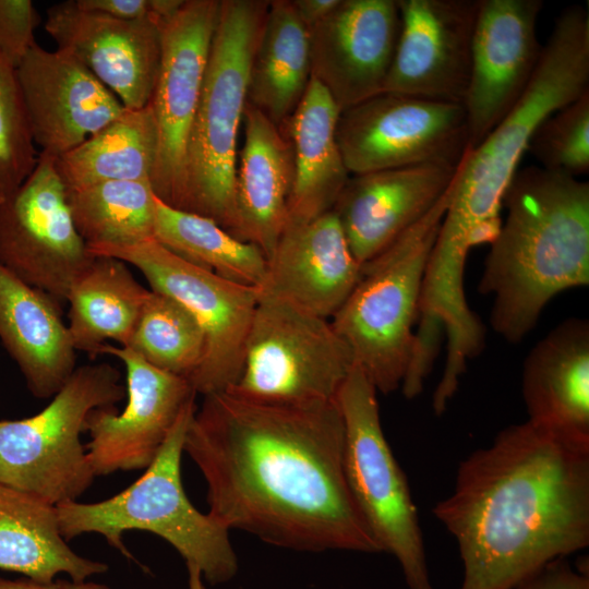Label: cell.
Wrapping results in <instances>:
<instances>
[{
  "label": "cell",
  "mask_w": 589,
  "mask_h": 589,
  "mask_svg": "<svg viewBox=\"0 0 589 589\" xmlns=\"http://www.w3.org/2000/svg\"><path fill=\"white\" fill-rule=\"evenodd\" d=\"M39 22L31 0H0V53L15 68L36 44Z\"/></svg>",
  "instance_id": "obj_36"
},
{
  "label": "cell",
  "mask_w": 589,
  "mask_h": 589,
  "mask_svg": "<svg viewBox=\"0 0 589 589\" xmlns=\"http://www.w3.org/2000/svg\"><path fill=\"white\" fill-rule=\"evenodd\" d=\"M187 589H207L199 569L188 567V586Z\"/></svg>",
  "instance_id": "obj_41"
},
{
  "label": "cell",
  "mask_w": 589,
  "mask_h": 589,
  "mask_svg": "<svg viewBox=\"0 0 589 589\" xmlns=\"http://www.w3.org/2000/svg\"><path fill=\"white\" fill-rule=\"evenodd\" d=\"M377 390L356 364L336 401L345 425L344 470L352 500L409 589H433L416 504L384 435Z\"/></svg>",
  "instance_id": "obj_10"
},
{
  "label": "cell",
  "mask_w": 589,
  "mask_h": 589,
  "mask_svg": "<svg viewBox=\"0 0 589 589\" xmlns=\"http://www.w3.org/2000/svg\"><path fill=\"white\" fill-rule=\"evenodd\" d=\"M433 515L457 542L459 589H513L588 548L589 446L512 424L459 464Z\"/></svg>",
  "instance_id": "obj_2"
},
{
  "label": "cell",
  "mask_w": 589,
  "mask_h": 589,
  "mask_svg": "<svg viewBox=\"0 0 589 589\" xmlns=\"http://www.w3.org/2000/svg\"><path fill=\"white\" fill-rule=\"evenodd\" d=\"M137 268L151 290L185 306L205 338L203 362L190 383L203 396L227 390L239 378L259 288L241 285L196 266L156 239L121 248L89 249Z\"/></svg>",
  "instance_id": "obj_11"
},
{
  "label": "cell",
  "mask_w": 589,
  "mask_h": 589,
  "mask_svg": "<svg viewBox=\"0 0 589 589\" xmlns=\"http://www.w3.org/2000/svg\"><path fill=\"white\" fill-rule=\"evenodd\" d=\"M268 5L266 0H220L187 149L182 209L212 218L235 237L238 136Z\"/></svg>",
  "instance_id": "obj_6"
},
{
  "label": "cell",
  "mask_w": 589,
  "mask_h": 589,
  "mask_svg": "<svg viewBox=\"0 0 589 589\" xmlns=\"http://www.w3.org/2000/svg\"><path fill=\"white\" fill-rule=\"evenodd\" d=\"M195 399L182 409L168 437L144 473L120 493L95 503L71 501L57 507L65 541L98 533L125 557L135 560L122 541L130 530H143L166 540L195 567L204 580L219 585L232 579L238 560L229 529L208 513L197 510L188 498L181 478V457Z\"/></svg>",
  "instance_id": "obj_5"
},
{
  "label": "cell",
  "mask_w": 589,
  "mask_h": 589,
  "mask_svg": "<svg viewBox=\"0 0 589 589\" xmlns=\"http://www.w3.org/2000/svg\"><path fill=\"white\" fill-rule=\"evenodd\" d=\"M259 290L241 373L227 390L272 404L335 399L354 361L330 320Z\"/></svg>",
  "instance_id": "obj_9"
},
{
  "label": "cell",
  "mask_w": 589,
  "mask_h": 589,
  "mask_svg": "<svg viewBox=\"0 0 589 589\" xmlns=\"http://www.w3.org/2000/svg\"><path fill=\"white\" fill-rule=\"evenodd\" d=\"M528 420L554 436L589 446V322L572 317L528 352L521 375Z\"/></svg>",
  "instance_id": "obj_23"
},
{
  "label": "cell",
  "mask_w": 589,
  "mask_h": 589,
  "mask_svg": "<svg viewBox=\"0 0 589 589\" xmlns=\"http://www.w3.org/2000/svg\"><path fill=\"white\" fill-rule=\"evenodd\" d=\"M160 22L153 15L121 20L83 11L74 0L48 8L45 29L75 56L127 109L149 104L157 80Z\"/></svg>",
  "instance_id": "obj_20"
},
{
  "label": "cell",
  "mask_w": 589,
  "mask_h": 589,
  "mask_svg": "<svg viewBox=\"0 0 589 589\" xmlns=\"http://www.w3.org/2000/svg\"><path fill=\"white\" fill-rule=\"evenodd\" d=\"M74 225L89 249L154 238L156 195L147 180H113L67 190Z\"/></svg>",
  "instance_id": "obj_32"
},
{
  "label": "cell",
  "mask_w": 589,
  "mask_h": 589,
  "mask_svg": "<svg viewBox=\"0 0 589 589\" xmlns=\"http://www.w3.org/2000/svg\"><path fill=\"white\" fill-rule=\"evenodd\" d=\"M38 155L16 68L0 53V196L12 193L24 182Z\"/></svg>",
  "instance_id": "obj_35"
},
{
  "label": "cell",
  "mask_w": 589,
  "mask_h": 589,
  "mask_svg": "<svg viewBox=\"0 0 589 589\" xmlns=\"http://www.w3.org/2000/svg\"><path fill=\"white\" fill-rule=\"evenodd\" d=\"M62 537L57 507L0 484V569L48 582L60 574L86 580L108 565L75 553Z\"/></svg>",
  "instance_id": "obj_27"
},
{
  "label": "cell",
  "mask_w": 589,
  "mask_h": 589,
  "mask_svg": "<svg viewBox=\"0 0 589 589\" xmlns=\"http://www.w3.org/2000/svg\"><path fill=\"white\" fill-rule=\"evenodd\" d=\"M490 243L479 292L493 299V330L510 344L564 290L589 285V182L531 166L516 171Z\"/></svg>",
  "instance_id": "obj_3"
},
{
  "label": "cell",
  "mask_w": 589,
  "mask_h": 589,
  "mask_svg": "<svg viewBox=\"0 0 589 589\" xmlns=\"http://www.w3.org/2000/svg\"><path fill=\"white\" fill-rule=\"evenodd\" d=\"M458 166L431 163L349 177L332 211L357 261L370 262L419 223L452 187Z\"/></svg>",
  "instance_id": "obj_21"
},
{
  "label": "cell",
  "mask_w": 589,
  "mask_h": 589,
  "mask_svg": "<svg viewBox=\"0 0 589 589\" xmlns=\"http://www.w3.org/2000/svg\"><path fill=\"white\" fill-rule=\"evenodd\" d=\"M589 92V15L579 4L562 11L542 46L537 70L518 101L460 161L445 224L493 239L505 191L539 125Z\"/></svg>",
  "instance_id": "obj_4"
},
{
  "label": "cell",
  "mask_w": 589,
  "mask_h": 589,
  "mask_svg": "<svg viewBox=\"0 0 589 589\" xmlns=\"http://www.w3.org/2000/svg\"><path fill=\"white\" fill-rule=\"evenodd\" d=\"M541 0H480L464 108L469 149L480 144L518 101L541 58Z\"/></svg>",
  "instance_id": "obj_16"
},
{
  "label": "cell",
  "mask_w": 589,
  "mask_h": 589,
  "mask_svg": "<svg viewBox=\"0 0 589 589\" xmlns=\"http://www.w3.org/2000/svg\"><path fill=\"white\" fill-rule=\"evenodd\" d=\"M33 141L53 157L71 151L125 110L75 56L37 43L16 67Z\"/></svg>",
  "instance_id": "obj_19"
},
{
  "label": "cell",
  "mask_w": 589,
  "mask_h": 589,
  "mask_svg": "<svg viewBox=\"0 0 589 589\" xmlns=\"http://www.w3.org/2000/svg\"><path fill=\"white\" fill-rule=\"evenodd\" d=\"M157 130L151 105L127 109L97 133L56 158L67 190L113 180H151Z\"/></svg>",
  "instance_id": "obj_30"
},
{
  "label": "cell",
  "mask_w": 589,
  "mask_h": 589,
  "mask_svg": "<svg viewBox=\"0 0 589 589\" xmlns=\"http://www.w3.org/2000/svg\"><path fill=\"white\" fill-rule=\"evenodd\" d=\"M293 8L308 29L323 21L340 0H291Z\"/></svg>",
  "instance_id": "obj_40"
},
{
  "label": "cell",
  "mask_w": 589,
  "mask_h": 589,
  "mask_svg": "<svg viewBox=\"0 0 589 589\" xmlns=\"http://www.w3.org/2000/svg\"><path fill=\"white\" fill-rule=\"evenodd\" d=\"M243 145L236 167V237L268 259L287 223L293 183V152L287 133L247 101Z\"/></svg>",
  "instance_id": "obj_24"
},
{
  "label": "cell",
  "mask_w": 589,
  "mask_h": 589,
  "mask_svg": "<svg viewBox=\"0 0 589 589\" xmlns=\"http://www.w3.org/2000/svg\"><path fill=\"white\" fill-rule=\"evenodd\" d=\"M310 80L309 29L291 0L269 1L250 67L248 103L285 131Z\"/></svg>",
  "instance_id": "obj_28"
},
{
  "label": "cell",
  "mask_w": 589,
  "mask_h": 589,
  "mask_svg": "<svg viewBox=\"0 0 589 589\" xmlns=\"http://www.w3.org/2000/svg\"><path fill=\"white\" fill-rule=\"evenodd\" d=\"M154 238L185 261L228 280L261 288L267 259L212 218L171 207L156 196Z\"/></svg>",
  "instance_id": "obj_31"
},
{
  "label": "cell",
  "mask_w": 589,
  "mask_h": 589,
  "mask_svg": "<svg viewBox=\"0 0 589 589\" xmlns=\"http://www.w3.org/2000/svg\"><path fill=\"white\" fill-rule=\"evenodd\" d=\"M220 0H184L160 24L161 51L149 105L157 130V153L151 176L155 195L183 208L185 160L199 105Z\"/></svg>",
  "instance_id": "obj_14"
},
{
  "label": "cell",
  "mask_w": 589,
  "mask_h": 589,
  "mask_svg": "<svg viewBox=\"0 0 589 589\" xmlns=\"http://www.w3.org/2000/svg\"><path fill=\"white\" fill-rule=\"evenodd\" d=\"M362 265L333 211L306 221L287 223L259 289L332 318L358 285Z\"/></svg>",
  "instance_id": "obj_22"
},
{
  "label": "cell",
  "mask_w": 589,
  "mask_h": 589,
  "mask_svg": "<svg viewBox=\"0 0 589 589\" xmlns=\"http://www.w3.org/2000/svg\"><path fill=\"white\" fill-rule=\"evenodd\" d=\"M120 381L108 363L82 365L40 412L0 420V484L53 506L77 501L96 477L81 433L93 410L124 398Z\"/></svg>",
  "instance_id": "obj_8"
},
{
  "label": "cell",
  "mask_w": 589,
  "mask_h": 589,
  "mask_svg": "<svg viewBox=\"0 0 589 589\" xmlns=\"http://www.w3.org/2000/svg\"><path fill=\"white\" fill-rule=\"evenodd\" d=\"M336 398L306 404L204 396L183 452L207 484L208 514L280 548L382 552L350 494Z\"/></svg>",
  "instance_id": "obj_1"
},
{
  "label": "cell",
  "mask_w": 589,
  "mask_h": 589,
  "mask_svg": "<svg viewBox=\"0 0 589 589\" xmlns=\"http://www.w3.org/2000/svg\"><path fill=\"white\" fill-rule=\"evenodd\" d=\"M127 348L153 366L190 382L203 362L205 338L185 306L151 290Z\"/></svg>",
  "instance_id": "obj_33"
},
{
  "label": "cell",
  "mask_w": 589,
  "mask_h": 589,
  "mask_svg": "<svg viewBox=\"0 0 589 589\" xmlns=\"http://www.w3.org/2000/svg\"><path fill=\"white\" fill-rule=\"evenodd\" d=\"M339 115L332 96L311 77L285 128L294 168L288 223L311 220L332 211L350 177L337 142Z\"/></svg>",
  "instance_id": "obj_26"
},
{
  "label": "cell",
  "mask_w": 589,
  "mask_h": 589,
  "mask_svg": "<svg viewBox=\"0 0 589 589\" xmlns=\"http://www.w3.org/2000/svg\"><path fill=\"white\" fill-rule=\"evenodd\" d=\"M149 291L123 261L94 255L67 297L68 328L76 351L96 356L109 339L127 347Z\"/></svg>",
  "instance_id": "obj_29"
},
{
  "label": "cell",
  "mask_w": 589,
  "mask_h": 589,
  "mask_svg": "<svg viewBox=\"0 0 589 589\" xmlns=\"http://www.w3.org/2000/svg\"><path fill=\"white\" fill-rule=\"evenodd\" d=\"M337 142L350 175L431 163L469 149L464 106L382 93L340 111Z\"/></svg>",
  "instance_id": "obj_12"
},
{
  "label": "cell",
  "mask_w": 589,
  "mask_h": 589,
  "mask_svg": "<svg viewBox=\"0 0 589 589\" xmlns=\"http://www.w3.org/2000/svg\"><path fill=\"white\" fill-rule=\"evenodd\" d=\"M100 353L123 362L128 402L122 412L113 406L89 413L88 460L96 476L146 469L196 393L187 378L153 366L127 347L105 344L96 354Z\"/></svg>",
  "instance_id": "obj_15"
},
{
  "label": "cell",
  "mask_w": 589,
  "mask_h": 589,
  "mask_svg": "<svg viewBox=\"0 0 589 589\" xmlns=\"http://www.w3.org/2000/svg\"><path fill=\"white\" fill-rule=\"evenodd\" d=\"M0 341L37 398L52 397L76 369L60 303L1 264Z\"/></svg>",
  "instance_id": "obj_25"
},
{
  "label": "cell",
  "mask_w": 589,
  "mask_h": 589,
  "mask_svg": "<svg viewBox=\"0 0 589 589\" xmlns=\"http://www.w3.org/2000/svg\"><path fill=\"white\" fill-rule=\"evenodd\" d=\"M399 29L397 0H340L309 29L311 77L340 111L383 93Z\"/></svg>",
  "instance_id": "obj_18"
},
{
  "label": "cell",
  "mask_w": 589,
  "mask_h": 589,
  "mask_svg": "<svg viewBox=\"0 0 589 589\" xmlns=\"http://www.w3.org/2000/svg\"><path fill=\"white\" fill-rule=\"evenodd\" d=\"M540 167L578 178L589 170V92L549 116L528 149Z\"/></svg>",
  "instance_id": "obj_34"
},
{
  "label": "cell",
  "mask_w": 589,
  "mask_h": 589,
  "mask_svg": "<svg viewBox=\"0 0 589 589\" xmlns=\"http://www.w3.org/2000/svg\"><path fill=\"white\" fill-rule=\"evenodd\" d=\"M513 589H589V573L585 568H574L567 557H561Z\"/></svg>",
  "instance_id": "obj_37"
},
{
  "label": "cell",
  "mask_w": 589,
  "mask_h": 589,
  "mask_svg": "<svg viewBox=\"0 0 589 589\" xmlns=\"http://www.w3.org/2000/svg\"><path fill=\"white\" fill-rule=\"evenodd\" d=\"M93 259L74 225L56 157L39 153L24 182L0 196V264L61 303Z\"/></svg>",
  "instance_id": "obj_13"
},
{
  "label": "cell",
  "mask_w": 589,
  "mask_h": 589,
  "mask_svg": "<svg viewBox=\"0 0 589 589\" xmlns=\"http://www.w3.org/2000/svg\"><path fill=\"white\" fill-rule=\"evenodd\" d=\"M400 29L383 93L464 106L480 0H397Z\"/></svg>",
  "instance_id": "obj_17"
},
{
  "label": "cell",
  "mask_w": 589,
  "mask_h": 589,
  "mask_svg": "<svg viewBox=\"0 0 589 589\" xmlns=\"http://www.w3.org/2000/svg\"><path fill=\"white\" fill-rule=\"evenodd\" d=\"M79 9L121 20L151 15L149 0H74Z\"/></svg>",
  "instance_id": "obj_38"
},
{
  "label": "cell",
  "mask_w": 589,
  "mask_h": 589,
  "mask_svg": "<svg viewBox=\"0 0 589 589\" xmlns=\"http://www.w3.org/2000/svg\"><path fill=\"white\" fill-rule=\"evenodd\" d=\"M450 195L452 187L419 223L362 265L358 285L330 318L354 364L383 394L400 388L409 368L424 272Z\"/></svg>",
  "instance_id": "obj_7"
},
{
  "label": "cell",
  "mask_w": 589,
  "mask_h": 589,
  "mask_svg": "<svg viewBox=\"0 0 589 589\" xmlns=\"http://www.w3.org/2000/svg\"><path fill=\"white\" fill-rule=\"evenodd\" d=\"M0 589H112L111 587L89 581L73 579H53L48 582L35 581L28 578L7 579L0 578Z\"/></svg>",
  "instance_id": "obj_39"
}]
</instances>
